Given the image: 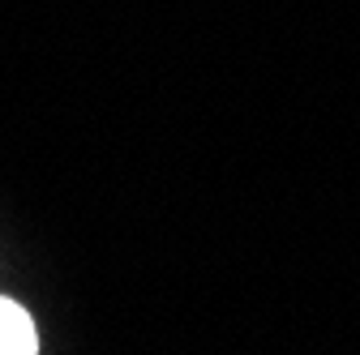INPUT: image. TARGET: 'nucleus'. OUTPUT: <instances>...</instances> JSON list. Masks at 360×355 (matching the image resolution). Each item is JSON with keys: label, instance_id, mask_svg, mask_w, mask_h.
<instances>
[{"label": "nucleus", "instance_id": "1", "mask_svg": "<svg viewBox=\"0 0 360 355\" xmlns=\"http://www.w3.org/2000/svg\"><path fill=\"white\" fill-rule=\"evenodd\" d=\"M0 355H39L34 313L5 291H0Z\"/></svg>", "mask_w": 360, "mask_h": 355}]
</instances>
